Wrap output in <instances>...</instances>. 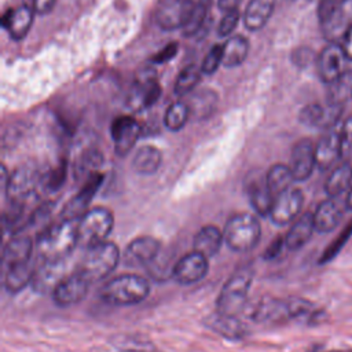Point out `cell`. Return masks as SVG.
Masks as SVG:
<instances>
[{"label":"cell","instance_id":"6da1fadb","mask_svg":"<svg viewBox=\"0 0 352 352\" xmlns=\"http://www.w3.org/2000/svg\"><path fill=\"white\" fill-rule=\"evenodd\" d=\"M77 245V221L65 219L44 228L36 241L37 254L43 261H65Z\"/></svg>","mask_w":352,"mask_h":352},{"label":"cell","instance_id":"7a4b0ae2","mask_svg":"<svg viewBox=\"0 0 352 352\" xmlns=\"http://www.w3.org/2000/svg\"><path fill=\"white\" fill-rule=\"evenodd\" d=\"M314 312L309 301L302 298H263L254 309H252V319L263 324H279L290 319L308 316Z\"/></svg>","mask_w":352,"mask_h":352},{"label":"cell","instance_id":"3957f363","mask_svg":"<svg viewBox=\"0 0 352 352\" xmlns=\"http://www.w3.org/2000/svg\"><path fill=\"white\" fill-rule=\"evenodd\" d=\"M150 293V283L146 278L132 274L111 278L100 289V298L116 307H125L142 302Z\"/></svg>","mask_w":352,"mask_h":352},{"label":"cell","instance_id":"277c9868","mask_svg":"<svg viewBox=\"0 0 352 352\" xmlns=\"http://www.w3.org/2000/svg\"><path fill=\"white\" fill-rule=\"evenodd\" d=\"M120 258L121 253L118 246L113 242L104 241L87 249L77 270L85 275L91 283H94L110 275L117 268Z\"/></svg>","mask_w":352,"mask_h":352},{"label":"cell","instance_id":"5b68a950","mask_svg":"<svg viewBox=\"0 0 352 352\" xmlns=\"http://www.w3.org/2000/svg\"><path fill=\"white\" fill-rule=\"evenodd\" d=\"M223 234L228 248L242 253L257 246L261 236V226L256 216L236 213L228 219Z\"/></svg>","mask_w":352,"mask_h":352},{"label":"cell","instance_id":"8992f818","mask_svg":"<svg viewBox=\"0 0 352 352\" xmlns=\"http://www.w3.org/2000/svg\"><path fill=\"white\" fill-rule=\"evenodd\" d=\"M114 226L113 213L107 208L88 209L77 220L78 245L88 249L106 241Z\"/></svg>","mask_w":352,"mask_h":352},{"label":"cell","instance_id":"52a82bcc","mask_svg":"<svg viewBox=\"0 0 352 352\" xmlns=\"http://www.w3.org/2000/svg\"><path fill=\"white\" fill-rule=\"evenodd\" d=\"M252 280H253L252 267H245L236 271L224 283L217 297V311L226 315L238 316L246 305Z\"/></svg>","mask_w":352,"mask_h":352},{"label":"cell","instance_id":"ba28073f","mask_svg":"<svg viewBox=\"0 0 352 352\" xmlns=\"http://www.w3.org/2000/svg\"><path fill=\"white\" fill-rule=\"evenodd\" d=\"M194 8V0H161L155 7L154 21L162 30H183Z\"/></svg>","mask_w":352,"mask_h":352},{"label":"cell","instance_id":"9c48e42d","mask_svg":"<svg viewBox=\"0 0 352 352\" xmlns=\"http://www.w3.org/2000/svg\"><path fill=\"white\" fill-rule=\"evenodd\" d=\"M319 23L329 43H338L352 29V0H341Z\"/></svg>","mask_w":352,"mask_h":352},{"label":"cell","instance_id":"30bf717a","mask_svg":"<svg viewBox=\"0 0 352 352\" xmlns=\"http://www.w3.org/2000/svg\"><path fill=\"white\" fill-rule=\"evenodd\" d=\"M348 56L341 43H329L318 56V74L324 84H331L346 72Z\"/></svg>","mask_w":352,"mask_h":352},{"label":"cell","instance_id":"8fae6325","mask_svg":"<svg viewBox=\"0 0 352 352\" xmlns=\"http://www.w3.org/2000/svg\"><path fill=\"white\" fill-rule=\"evenodd\" d=\"M91 282L78 270L66 275L52 290V297L59 307H72L81 300L88 293Z\"/></svg>","mask_w":352,"mask_h":352},{"label":"cell","instance_id":"7c38bea8","mask_svg":"<svg viewBox=\"0 0 352 352\" xmlns=\"http://www.w3.org/2000/svg\"><path fill=\"white\" fill-rule=\"evenodd\" d=\"M304 204V195L301 190L290 187L274 199L270 217L278 226H285L292 223L300 213Z\"/></svg>","mask_w":352,"mask_h":352},{"label":"cell","instance_id":"4fadbf2b","mask_svg":"<svg viewBox=\"0 0 352 352\" xmlns=\"http://www.w3.org/2000/svg\"><path fill=\"white\" fill-rule=\"evenodd\" d=\"M41 182L38 170L33 165H23L10 173L8 183L4 188L10 201L23 202Z\"/></svg>","mask_w":352,"mask_h":352},{"label":"cell","instance_id":"5bb4252c","mask_svg":"<svg viewBox=\"0 0 352 352\" xmlns=\"http://www.w3.org/2000/svg\"><path fill=\"white\" fill-rule=\"evenodd\" d=\"M160 249L161 245L158 239L148 235L138 236L125 248L122 253V261L128 267L150 265L160 254Z\"/></svg>","mask_w":352,"mask_h":352},{"label":"cell","instance_id":"9a60e30c","mask_svg":"<svg viewBox=\"0 0 352 352\" xmlns=\"http://www.w3.org/2000/svg\"><path fill=\"white\" fill-rule=\"evenodd\" d=\"M102 180L103 175L99 172H95L91 176H88L87 182L80 188V191L65 205L62 210V219L77 221L88 210V205L92 201L98 188L100 187Z\"/></svg>","mask_w":352,"mask_h":352},{"label":"cell","instance_id":"2e32d148","mask_svg":"<svg viewBox=\"0 0 352 352\" xmlns=\"http://www.w3.org/2000/svg\"><path fill=\"white\" fill-rule=\"evenodd\" d=\"M114 148L118 155H126L140 136V125L131 116L117 117L110 126Z\"/></svg>","mask_w":352,"mask_h":352},{"label":"cell","instance_id":"e0dca14e","mask_svg":"<svg viewBox=\"0 0 352 352\" xmlns=\"http://www.w3.org/2000/svg\"><path fill=\"white\" fill-rule=\"evenodd\" d=\"M342 111V106L336 104H319L311 103L301 109L298 120L301 124L309 128H327L331 129L336 126Z\"/></svg>","mask_w":352,"mask_h":352},{"label":"cell","instance_id":"ac0fdd59","mask_svg":"<svg viewBox=\"0 0 352 352\" xmlns=\"http://www.w3.org/2000/svg\"><path fill=\"white\" fill-rule=\"evenodd\" d=\"M208 268V257L192 250L191 253H187L180 260H177L173 270V278L180 285H191L204 279Z\"/></svg>","mask_w":352,"mask_h":352},{"label":"cell","instance_id":"d6986e66","mask_svg":"<svg viewBox=\"0 0 352 352\" xmlns=\"http://www.w3.org/2000/svg\"><path fill=\"white\" fill-rule=\"evenodd\" d=\"M316 166L315 144L311 139L298 140L292 150L290 169L296 182H304L311 175Z\"/></svg>","mask_w":352,"mask_h":352},{"label":"cell","instance_id":"ffe728a7","mask_svg":"<svg viewBox=\"0 0 352 352\" xmlns=\"http://www.w3.org/2000/svg\"><path fill=\"white\" fill-rule=\"evenodd\" d=\"M34 18V10L29 6H18L3 14L1 25L14 40H22L29 33Z\"/></svg>","mask_w":352,"mask_h":352},{"label":"cell","instance_id":"44dd1931","mask_svg":"<svg viewBox=\"0 0 352 352\" xmlns=\"http://www.w3.org/2000/svg\"><path fill=\"white\" fill-rule=\"evenodd\" d=\"M316 166L319 169L330 168L338 158H341V131L336 126L329 129L315 144Z\"/></svg>","mask_w":352,"mask_h":352},{"label":"cell","instance_id":"7402d4cb","mask_svg":"<svg viewBox=\"0 0 352 352\" xmlns=\"http://www.w3.org/2000/svg\"><path fill=\"white\" fill-rule=\"evenodd\" d=\"M205 324L214 333L230 338V340H241L246 336V326L243 322L238 319V316L226 315L219 311L210 314L205 318Z\"/></svg>","mask_w":352,"mask_h":352},{"label":"cell","instance_id":"603a6c76","mask_svg":"<svg viewBox=\"0 0 352 352\" xmlns=\"http://www.w3.org/2000/svg\"><path fill=\"white\" fill-rule=\"evenodd\" d=\"M65 261H43L41 264L36 267L32 285L33 287L40 292H48L54 290L56 285L66 276L65 275Z\"/></svg>","mask_w":352,"mask_h":352},{"label":"cell","instance_id":"cb8c5ba5","mask_svg":"<svg viewBox=\"0 0 352 352\" xmlns=\"http://www.w3.org/2000/svg\"><path fill=\"white\" fill-rule=\"evenodd\" d=\"M342 214H344V210L336 199L330 198L320 202L316 210L314 212L315 230L319 232H329L334 230L341 221Z\"/></svg>","mask_w":352,"mask_h":352},{"label":"cell","instance_id":"d4e9b609","mask_svg":"<svg viewBox=\"0 0 352 352\" xmlns=\"http://www.w3.org/2000/svg\"><path fill=\"white\" fill-rule=\"evenodd\" d=\"M32 250H33V242L29 236L16 235L11 238L3 249L1 261L4 268L32 260Z\"/></svg>","mask_w":352,"mask_h":352},{"label":"cell","instance_id":"484cf974","mask_svg":"<svg viewBox=\"0 0 352 352\" xmlns=\"http://www.w3.org/2000/svg\"><path fill=\"white\" fill-rule=\"evenodd\" d=\"M315 230L314 224V213L307 212L301 214L290 227L285 236V246L289 250H297L302 248L309 238L312 236V232Z\"/></svg>","mask_w":352,"mask_h":352},{"label":"cell","instance_id":"4316f807","mask_svg":"<svg viewBox=\"0 0 352 352\" xmlns=\"http://www.w3.org/2000/svg\"><path fill=\"white\" fill-rule=\"evenodd\" d=\"M275 0H250L243 14V23L249 30L261 29L271 18Z\"/></svg>","mask_w":352,"mask_h":352},{"label":"cell","instance_id":"83f0119b","mask_svg":"<svg viewBox=\"0 0 352 352\" xmlns=\"http://www.w3.org/2000/svg\"><path fill=\"white\" fill-rule=\"evenodd\" d=\"M223 239L224 234L216 226H205L194 236V250L210 258L220 250Z\"/></svg>","mask_w":352,"mask_h":352},{"label":"cell","instance_id":"f1b7e54d","mask_svg":"<svg viewBox=\"0 0 352 352\" xmlns=\"http://www.w3.org/2000/svg\"><path fill=\"white\" fill-rule=\"evenodd\" d=\"M36 267L37 265H34L33 260H29V261L6 268V278H4L6 289L11 293H16L22 290L28 283L33 280Z\"/></svg>","mask_w":352,"mask_h":352},{"label":"cell","instance_id":"f546056e","mask_svg":"<svg viewBox=\"0 0 352 352\" xmlns=\"http://www.w3.org/2000/svg\"><path fill=\"white\" fill-rule=\"evenodd\" d=\"M162 161V153L155 146L140 147L132 160V168L139 175H153Z\"/></svg>","mask_w":352,"mask_h":352},{"label":"cell","instance_id":"4dcf8cb0","mask_svg":"<svg viewBox=\"0 0 352 352\" xmlns=\"http://www.w3.org/2000/svg\"><path fill=\"white\" fill-rule=\"evenodd\" d=\"M352 186V164L349 161L341 162L329 175L324 183V191L329 197L334 198L341 195L346 188Z\"/></svg>","mask_w":352,"mask_h":352},{"label":"cell","instance_id":"1f68e13d","mask_svg":"<svg viewBox=\"0 0 352 352\" xmlns=\"http://www.w3.org/2000/svg\"><path fill=\"white\" fill-rule=\"evenodd\" d=\"M249 54V41L243 36H231L223 44V65L236 67L242 65Z\"/></svg>","mask_w":352,"mask_h":352},{"label":"cell","instance_id":"d6a6232c","mask_svg":"<svg viewBox=\"0 0 352 352\" xmlns=\"http://www.w3.org/2000/svg\"><path fill=\"white\" fill-rule=\"evenodd\" d=\"M248 191H249L250 204H252L253 209L256 210V213H258L260 216H270L275 197L270 191V188L265 183V177H264V180H257V182L250 183Z\"/></svg>","mask_w":352,"mask_h":352},{"label":"cell","instance_id":"836d02e7","mask_svg":"<svg viewBox=\"0 0 352 352\" xmlns=\"http://www.w3.org/2000/svg\"><path fill=\"white\" fill-rule=\"evenodd\" d=\"M293 182H294V177H293L292 169L285 164L272 165L265 175V183L270 191L274 194V197L290 188Z\"/></svg>","mask_w":352,"mask_h":352},{"label":"cell","instance_id":"e575fe53","mask_svg":"<svg viewBox=\"0 0 352 352\" xmlns=\"http://www.w3.org/2000/svg\"><path fill=\"white\" fill-rule=\"evenodd\" d=\"M352 98V70H346L340 78L329 84L327 103L336 106H344Z\"/></svg>","mask_w":352,"mask_h":352},{"label":"cell","instance_id":"d590c367","mask_svg":"<svg viewBox=\"0 0 352 352\" xmlns=\"http://www.w3.org/2000/svg\"><path fill=\"white\" fill-rule=\"evenodd\" d=\"M111 344L122 352H155V346L150 340L135 334L116 336L111 338Z\"/></svg>","mask_w":352,"mask_h":352},{"label":"cell","instance_id":"8d00e7d4","mask_svg":"<svg viewBox=\"0 0 352 352\" xmlns=\"http://www.w3.org/2000/svg\"><path fill=\"white\" fill-rule=\"evenodd\" d=\"M190 114L191 111L187 102H183V100L175 102L166 109L164 124L169 131H179L186 125Z\"/></svg>","mask_w":352,"mask_h":352},{"label":"cell","instance_id":"74e56055","mask_svg":"<svg viewBox=\"0 0 352 352\" xmlns=\"http://www.w3.org/2000/svg\"><path fill=\"white\" fill-rule=\"evenodd\" d=\"M202 70L197 65L186 66L175 80V92L177 95L190 94L201 80Z\"/></svg>","mask_w":352,"mask_h":352},{"label":"cell","instance_id":"f35d334b","mask_svg":"<svg viewBox=\"0 0 352 352\" xmlns=\"http://www.w3.org/2000/svg\"><path fill=\"white\" fill-rule=\"evenodd\" d=\"M210 8V0H199L195 3V8L192 11V15L190 18V21L187 22V25L183 29V34L184 36H194L197 34L201 28L204 26L208 12Z\"/></svg>","mask_w":352,"mask_h":352},{"label":"cell","instance_id":"ab89813d","mask_svg":"<svg viewBox=\"0 0 352 352\" xmlns=\"http://www.w3.org/2000/svg\"><path fill=\"white\" fill-rule=\"evenodd\" d=\"M220 65H223V44H216L205 55L201 65V70L205 74H213Z\"/></svg>","mask_w":352,"mask_h":352},{"label":"cell","instance_id":"60d3db41","mask_svg":"<svg viewBox=\"0 0 352 352\" xmlns=\"http://www.w3.org/2000/svg\"><path fill=\"white\" fill-rule=\"evenodd\" d=\"M351 235H352V221L348 224V227H345V228L342 230V232L338 235V238L334 239V241L327 246V249L323 252V254H322L319 263H327V261H330L334 256H337V253L342 249V246H344L345 242L351 238Z\"/></svg>","mask_w":352,"mask_h":352},{"label":"cell","instance_id":"b9f144b4","mask_svg":"<svg viewBox=\"0 0 352 352\" xmlns=\"http://www.w3.org/2000/svg\"><path fill=\"white\" fill-rule=\"evenodd\" d=\"M66 170H67L66 162L62 161L55 169H52L48 173V176H45V179H44L45 190H48V191L59 190L63 186L65 180H66Z\"/></svg>","mask_w":352,"mask_h":352},{"label":"cell","instance_id":"7bdbcfd3","mask_svg":"<svg viewBox=\"0 0 352 352\" xmlns=\"http://www.w3.org/2000/svg\"><path fill=\"white\" fill-rule=\"evenodd\" d=\"M241 18V14L238 10H232V11H227L224 12V16L221 18L219 26H217V34L220 37H227L231 34V32L235 29V26L238 25Z\"/></svg>","mask_w":352,"mask_h":352},{"label":"cell","instance_id":"ee69618b","mask_svg":"<svg viewBox=\"0 0 352 352\" xmlns=\"http://www.w3.org/2000/svg\"><path fill=\"white\" fill-rule=\"evenodd\" d=\"M341 131V158H348L352 154V116L348 117Z\"/></svg>","mask_w":352,"mask_h":352},{"label":"cell","instance_id":"f6af8a7d","mask_svg":"<svg viewBox=\"0 0 352 352\" xmlns=\"http://www.w3.org/2000/svg\"><path fill=\"white\" fill-rule=\"evenodd\" d=\"M177 48H179V45H177V43H169L166 47H164L160 52H157L153 58H151V60L154 62V63H164V62H168V60H170L176 54H177Z\"/></svg>","mask_w":352,"mask_h":352},{"label":"cell","instance_id":"bcb514c9","mask_svg":"<svg viewBox=\"0 0 352 352\" xmlns=\"http://www.w3.org/2000/svg\"><path fill=\"white\" fill-rule=\"evenodd\" d=\"M283 245H285V238H278V239L272 241V243L267 248V250H265V253H264L263 257H264L265 260H270V258L276 257V256L280 253Z\"/></svg>","mask_w":352,"mask_h":352},{"label":"cell","instance_id":"7dc6e473","mask_svg":"<svg viewBox=\"0 0 352 352\" xmlns=\"http://www.w3.org/2000/svg\"><path fill=\"white\" fill-rule=\"evenodd\" d=\"M56 0H33V10L37 14H48L52 11Z\"/></svg>","mask_w":352,"mask_h":352},{"label":"cell","instance_id":"c3c4849f","mask_svg":"<svg viewBox=\"0 0 352 352\" xmlns=\"http://www.w3.org/2000/svg\"><path fill=\"white\" fill-rule=\"evenodd\" d=\"M342 48L348 56L349 60H352V29L345 34V37L342 38Z\"/></svg>","mask_w":352,"mask_h":352},{"label":"cell","instance_id":"681fc988","mask_svg":"<svg viewBox=\"0 0 352 352\" xmlns=\"http://www.w3.org/2000/svg\"><path fill=\"white\" fill-rule=\"evenodd\" d=\"M241 0H217V4L220 7V10H223L224 12L227 11H232V10H238V4Z\"/></svg>","mask_w":352,"mask_h":352},{"label":"cell","instance_id":"f907efd6","mask_svg":"<svg viewBox=\"0 0 352 352\" xmlns=\"http://www.w3.org/2000/svg\"><path fill=\"white\" fill-rule=\"evenodd\" d=\"M345 208L352 210V186L349 187V191H348V195H346V199H345Z\"/></svg>","mask_w":352,"mask_h":352},{"label":"cell","instance_id":"816d5d0a","mask_svg":"<svg viewBox=\"0 0 352 352\" xmlns=\"http://www.w3.org/2000/svg\"><path fill=\"white\" fill-rule=\"evenodd\" d=\"M324 352H346V351H334L333 349V351H324Z\"/></svg>","mask_w":352,"mask_h":352}]
</instances>
